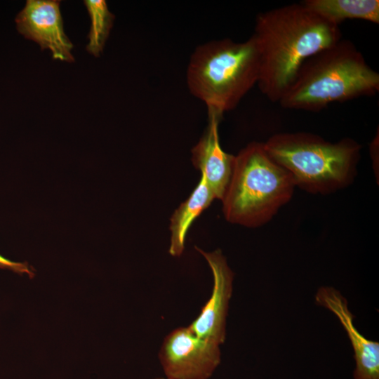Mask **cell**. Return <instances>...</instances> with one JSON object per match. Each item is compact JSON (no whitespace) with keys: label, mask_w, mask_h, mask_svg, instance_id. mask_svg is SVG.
Listing matches in <instances>:
<instances>
[{"label":"cell","mask_w":379,"mask_h":379,"mask_svg":"<svg viewBox=\"0 0 379 379\" xmlns=\"http://www.w3.org/2000/svg\"><path fill=\"white\" fill-rule=\"evenodd\" d=\"M253 35L260 58L257 84L270 101L277 102L307 60L341 39L339 26L302 3L259 13Z\"/></svg>","instance_id":"cell-1"},{"label":"cell","mask_w":379,"mask_h":379,"mask_svg":"<svg viewBox=\"0 0 379 379\" xmlns=\"http://www.w3.org/2000/svg\"><path fill=\"white\" fill-rule=\"evenodd\" d=\"M84 4L91 19L86 51L98 58L103 51L115 16L109 11L105 0H85Z\"/></svg>","instance_id":"cell-13"},{"label":"cell","mask_w":379,"mask_h":379,"mask_svg":"<svg viewBox=\"0 0 379 379\" xmlns=\"http://www.w3.org/2000/svg\"><path fill=\"white\" fill-rule=\"evenodd\" d=\"M315 301L332 312L347 333L356 362L354 378L379 379V343L367 339L357 329L346 298L335 288L322 286L315 295Z\"/></svg>","instance_id":"cell-9"},{"label":"cell","mask_w":379,"mask_h":379,"mask_svg":"<svg viewBox=\"0 0 379 379\" xmlns=\"http://www.w3.org/2000/svg\"><path fill=\"white\" fill-rule=\"evenodd\" d=\"M159 358L167 379H208L220 363V345L194 335L187 327L164 339Z\"/></svg>","instance_id":"cell-6"},{"label":"cell","mask_w":379,"mask_h":379,"mask_svg":"<svg viewBox=\"0 0 379 379\" xmlns=\"http://www.w3.org/2000/svg\"><path fill=\"white\" fill-rule=\"evenodd\" d=\"M378 91L379 74L352 42L340 39L303 63L279 103L286 109L319 112Z\"/></svg>","instance_id":"cell-2"},{"label":"cell","mask_w":379,"mask_h":379,"mask_svg":"<svg viewBox=\"0 0 379 379\" xmlns=\"http://www.w3.org/2000/svg\"><path fill=\"white\" fill-rule=\"evenodd\" d=\"M208 114L207 128L192 149V161L215 199L221 200L232 177L235 155L225 152L220 146L218 125L222 117Z\"/></svg>","instance_id":"cell-10"},{"label":"cell","mask_w":379,"mask_h":379,"mask_svg":"<svg viewBox=\"0 0 379 379\" xmlns=\"http://www.w3.org/2000/svg\"><path fill=\"white\" fill-rule=\"evenodd\" d=\"M260 58L252 34L237 42L230 39L213 40L197 46L187 69L190 93L201 100L208 113L220 117L234 109L257 84Z\"/></svg>","instance_id":"cell-3"},{"label":"cell","mask_w":379,"mask_h":379,"mask_svg":"<svg viewBox=\"0 0 379 379\" xmlns=\"http://www.w3.org/2000/svg\"><path fill=\"white\" fill-rule=\"evenodd\" d=\"M215 197L206 182L201 178L190 194L174 211L171 218V241L168 253L173 257L180 256L185 250V238L195 219L206 209Z\"/></svg>","instance_id":"cell-11"},{"label":"cell","mask_w":379,"mask_h":379,"mask_svg":"<svg viewBox=\"0 0 379 379\" xmlns=\"http://www.w3.org/2000/svg\"><path fill=\"white\" fill-rule=\"evenodd\" d=\"M155 379H166V378H155ZM167 379V378H166Z\"/></svg>","instance_id":"cell-15"},{"label":"cell","mask_w":379,"mask_h":379,"mask_svg":"<svg viewBox=\"0 0 379 379\" xmlns=\"http://www.w3.org/2000/svg\"><path fill=\"white\" fill-rule=\"evenodd\" d=\"M301 3L323 19L337 26L350 19L379 23L378 0H305Z\"/></svg>","instance_id":"cell-12"},{"label":"cell","mask_w":379,"mask_h":379,"mask_svg":"<svg viewBox=\"0 0 379 379\" xmlns=\"http://www.w3.org/2000/svg\"><path fill=\"white\" fill-rule=\"evenodd\" d=\"M58 0H27L15 18L18 32L48 49L54 60L72 62L73 44L65 34Z\"/></svg>","instance_id":"cell-8"},{"label":"cell","mask_w":379,"mask_h":379,"mask_svg":"<svg viewBox=\"0 0 379 379\" xmlns=\"http://www.w3.org/2000/svg\"><path fill=\"white\" fill-rule=\"evenodd\" d=\"M0 268L13 271L18 274H26L32 277L34 272L27 263L11 261L0 255Z\"/></svg>","instance_id":"cell-14"},{"label":"cell","mask_w":379,"mask_h":379,"mask_svg":"<svg viewBox=\"0 0 379 379\" xmlns=\"http://www.w3.org/2000/svg\"><path fill=\"white\" fill-rule=\"evenodd\" d=\"M269 156L285 168L295 187L328 194L353 182L361 157V145L350 138L331 142L307 132L273 135L264 142Z\"/></svg>","instance_id":"cell-4"},{"label":"cell","mask_w":379,"mask_h":379,"mask_svg":"<svg viewBox=\"0 0 379 379\" xmlns=\"http://www.w3.org/2000/svg\"><path fill=\"white\" fill-rule=\"evenodd\" d=\"M207 261L213 277L211 295L199 314L187 326L197 337L222 345L226 339V321L232 295L234 272L220 249L205 252L194 247Z\"/></svg>","instance_id":"cell-7"},{"label":"cell","mask_w":379,"mask_h":379,"mask_svg":"<svg viewBox=\"0 0 379 379\" xmlns=\"http://www.w3.org/2000/svg\"><path fill=\"white\" fill-rule=\"evenodd\" d=\"M295 188L289 173L269 156L264 142H250L235 155L221 199L225 218L247 227L264 225L291 200Z\"/></svg>","instance_id":"cell-5"}]
</instances>
